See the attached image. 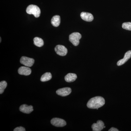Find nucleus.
I'll list each match as a JSON object with an SVG mask.
<instances>
[{
    "label": "nucleus",
    "mask_w": 131,
    "mask_h": 131,
    "mask_svg": "<svg viewBox=\"0 0 131 131\" xmlns=\"http://www.w3.org/2000/svg\"><path fill=\"white\" fill-rule=\"evenodd\" d=\"M61 23V18L59 15H55L52 17L51 20V24L55 27H57Z\"/></svg>",
    "instance_id": "14"
},
{
    "label": "nucleus",
    "mask_w": 131,
    "mask_h": 131,
    "mask_svg": "<svg viewBox=\"0 0 131 131\" xmlns=\"http://www.w3.org/2000/svg\"><path fill=\"white\" fill-rule=\"evenodd\" d=\"M51 73L47 72L42 75L40 78V81L42 82L48 81L49 80H51Z\"/></svg>",
    "instance_id": "15"
},
{
    "label": "nucleus",
    "mask_w": 131,
    "mask_h": 131,
    "mask_svg": "<svg viewBox=\"0 0 131 131\" xmlns=\"http://www.w3.org/2000/svg\"><path fill=\"white\" fill-rule=\"evenodd\" d=\"M108 131H119V130L118 129H116V128H114V127H112L110 128Z\"/></svg>",
    "instance_id": "20"
},
{
    "label": "nucleus",
    "mask_w": 131,
    "mask_h": 131,
    "mask_svg": "<svg viewBox=\"0 0 131 131\" xmlns=\"http://www.w3.org/2000/svg\"><path fill=\"white\" fill-rule=\"evenodd\" d=\"M77 75L74 73H69L66 75L64 79L66 81L68 82H72L74 81L77 79Z\"/></svg>",
    "instance_id": "13"
},
{
    "label": "nucleus",
    "mask_w": 131,
    "mask_h": 131,
    "mask_svg": "<svg viewBox=\"0 0 131 131\" xmlns=\"http://www.w3.org/2000/svg\"><path fill=\"white\" fill-rule=\"evenodd\" d=\"M18 73L19 74L27 76L31 74V70L27 66H21L19 68Z\"/></svg>",
    "instance_id": "9"
},
{
    "label": "nucleus",
    "mask_w": 131,
    "mask_h": 131,
    "mask_svg": "<svg viewBox=\"0 0 131 131\" xmlns=\"http://www.w3.org/2000/svg\"><path fill=\"white\" fill-rule=\"evenodd\" d=\"M105 104V100L101 96H97L91 98L88 102L87 106L91 109H98Z\"/></svg>",
    "instance_id": "1"
},
{
    "label": "nucleus",
    "mask_w": 131,
    "mask_h": 131,
    "mask_svg": "<svg viewBox=\"0 0 131 131\" xmlns=\"http://www.w3.org/2000/svg\"><path fill=\"white\" fill-rule=\"evenodd\" d=\"M55 51L57 54L61 56H66L68 53V49L67 48L61 45H58L55 48Z\"/></svg>",
    "instance_id": "5"
},
{
    "label": "nucleus",
    "mask_w": 131,
    "mask_h": 131,
    "mask_svg": "<svg viewBox=\"0 0 131 131\" xmlns=\"http://www.w3.org/2000/svg\"><path fill=\"white\" fill-rule=\"evenodd\" d=\"M19 110L24 113L30 114L33 111L34 109L32 106H28L24 104L20 107Z\"/></svg>",
    "instance_id": "12"
},
{
    "label": "nucleus",
    "mask_w": 131,
    "mask_h": 131,
    "mask_svg": "<svg viewBox=\"0 0 131 131\" xmlns=\"http://www.w3.org/2000/svg\"><path fill=\"white\" fill-rule=\"evenodd\" d=\"M20 63L25 66L31 67L34 63V60L33 59L30 58L26 57H22L20 59Z\"/></svg>",
    "instance_id": "6"
},
{
    "label": "nucleus",
    "mask_w": 131,
    "mask_h": 131,
    "mask_svg": "<svg viewBox=\"0 0 131 131\" xmlns=\"http://www.w3.org/2000/svg\"><path fill=\"white\" fill-rule=\"evenodd\" d=\"M81 18L84 21H91L94 19L93 15L90 13L83 12L81 14Z\"/></svg>",
    "instance_id": "11"
},
{
    "label": "nucleus",
    "mask_w": 131,
    "mask_h": 131,
    "mask_svg": "<svg viewBox=\"0 0 131 131\" xmlns=\"http://www.w3.org/2000/svg\"><path fill=\"white\" fill-rule=\"evenodd\" d=\"M27 13L28 14H32L35 18H38L40 16V10L39 8L35 5H31L27 8Z\"/></svg>",
    "instance_id": "2"
},
{
    "label": "nucleus",
    "mask_w": 131,
    "mask_h": 131,
    "mask_svg": "<svg viewBox=\"0 0 131 131\" xmlns=\"http://www.w3.org/2000/svg\"><path fill=\"white\" fill-rule=\"evenodd\" d=\"M71 89L70 88H64L60 89L56 91L57 94L59 95L66 96L69 95L71 93Z\"/></svg>",
    "instance_id": "7"
},
{
    "label": "nucleus",
    "mask_w": 131,
    "mask_h": 131,
    "mask_svg": "<svg viewBox=\"0 0 131 131\" xmlns=\"http://www.w3.org/2000/svg\"><path fill=\"white\" fill-rule=\"evenodd\" d=\"M122 28L131 31V22H125L122 25Z\"/></svg>",
    "instance_id": "18"
},
{
    "label": "nucleus",
    "mask_w": 131,
    "mask_h": 131,
    "mask_svg": "<svg viewBox=\"0 0 131 131\" xmlns=\"http://www.w3.org/2000/svg\"><path fill=\"white\" fill-rule=\"evenodd\" d=\"M7 83L5 81H2L0 82V94H2L4 92L5 89L7 86Z\"/></svg>",
    "instance_id": "17"
},
{
    "label": "nucleus",
    "mask_w": 131,
    "mask_h": 131,
    "mask_svg": "<svg viewBox=\"0 0 131 131\" xmlns=\"http://www.w3.org/2000/svg\"></svg>",
    "instance_id": "21"
},
{
    "label": "nucleus",
    "mask_w": 131,
    "mask_h": 131,
    "mask_svg": "<svg viewBox=\"0 0 131 131\" xmlns=\"http://www.w3.org/2000/svg\"><path fill=\"white\" fill-rule=\"evenodd\" d=\"M14 131H25L26 130L24 127H16L14 130Z\"/></svg>",
    "instance_id": "19"
},
{
    "label": "nucleus",
    "mask_w": 131,
    "mask_h": 131,
    "mask_svg": "<svg viewBox=\"0 0 131 131\" xmlns=\"http://www.w3.org/2000/svg\"><path fill=\"white\" fill-rule=\"evenodd\" d=\"M52 125L57 127H62L66 125V122L64 120L59 118H53L51 121Z\"/></svg>",
    "instance_id": "4"
},
{
    "label": "nucleus",
    "mask_w": 131,
    "mask_h": 131,
    "mask_svg": "<svg viewBox=\"0 0 131 131\" xmlns=\"http://www.w3.org/2000/svg\"><path fill=\"white\" fill-rule=\"evenodd\" d=\"M131 58V51L129 50V51L126 52L124 56V58L122 59H121L119 61H118L117 63V65L118 66H121L123 65L124 63H125L127 61H128L129 59Z\"/></svg>",
    "instance_id": "10"
},
{
    "label": "nucleus",
    "mask_w": 131,
    "mask_h": 131,
    "mask_svg": "<svg viewBox=\"0 0 131 131\" xmlns=\"http://www.w3.org/2000/svg\"><path fill=\"white\" fill-rule=\"evenodd\" d=\"M34 43L35 46L38 47H42L44 45V42L43 39L37 37L34 39Z\"/></svg>",
    "instance_id": "16"
},
{
    "label": "nucleus",
    "mask_w": 131,
    "mask_h": 131,
    "mask_svg": "<svg viewBox=\"0 0 131 131\" xmlns=\"http://www.w3.org/2000/svg\"><path fill=\"white\" fill-rule=\"evenodd\" d=\"M82 37L80 33L73 32L69 35V40L74 46H77L80 43V40Z\"/></svg>",
    "instance_id": "3"
},
{
    "label": "nucleus",
    "mask_w": 131,
    "mask_h": 131,
    "mask_svg": "<svg viewBox=\"0 0 131 131\" xmlns=\"http://www.w3.org/2000/svg\"><path fill=\"white\" fill-rule=\"evenodd\" d=\"M105 127L103 121L101 120H98L96 123H94L91 126L94 131H101Z\"/></svg>",
    "instance_id": "8"
}]
</instances>
